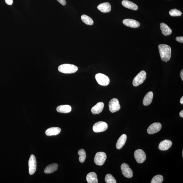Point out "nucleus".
<instances>
[{"label": "nucleus", "instance_id": "27", "mask_svg": "<svg viewBox=\"0 0 183 183\" xmlns=\"http://www.w3.org/2000/svg\"><path fill=\"white\" fill-rule=\"evenodd\" d=\"M105 181L106 183H116V181L113 176L110 174H107L105 177Z\"/></svg>", "mask_w": 183, "mask_h": 183}, {"label": "nucleus", "instance_id": "19", "mask_svg": "<svg viewBox=\"0 0 183 183\" xmlns=\"http://www.w3.org/2000/svg\"><path fill=\"white\" fill-rule=\"evenodd\" d=\"M153 97V94L151 91L148 92L145 96L143 100V104L144 106H147L151 104Z\"/></svg>", "mask_w": 183, "mask_h": 183}, {"label": "nucleus", "instance_id": "6", "mask_svg": "<svg viewBox=\"0 0 183 183\" xmlns=\"http://www.w3.org/2000/svg\"><path fill=\"white\" fill-rule=\"evenodd\" d=\"M108 125L106 122L99 121L94 124L93 131L96 133H99L106 131L108 129Z\"/></svg>", "mask_w": 183, "mask_h": 183}, {"label": "nucleus", "instance_id": "24", "mask_svg": "<svg viewBox=\"0 0 183 183\" xmlns=\"http://www.w3.org/2000/svg\"><path fill=\"white\" fill-rule=\"evenodd\" d=\"M81 19L82 21L87 25H92L94 23V21L89 16L86 15H83L81 16Z\"/></svg>", "mask_w": 183, "mask_h": 183}, {"label": "nucleus", "instance_id": "13", "mask_svg": "<svg viewBox=\"0 0 183 183\" xmlns=\"http://www.w3.org/2000/svg\"><path fill=\"white\" fill-rule=\"evenodd\" d=\"M104 107V103L100 102L97 103L91 108V112L93 114H99L102 112Z\"/></svg>", "mask_w": 183, "mask_h": 183}, {"label": "nucleus", "instance_id": "5", "mask_svg": "<svg viewBox=\"0 0 183 183\" xmlns=\"http://www.w3.org/2000/svg\"><path fill=\"white\" fill-rule=\"evenodd\" d=\"M106 159V153L104 152H98L96 154L94 158V162L97 165L102 166L104 164Z\"/></svg>", "mask_w": 183, "mask_h": 183}, {"label": "nucleus", "instance_id": "17", "mask_svg": "<svg viewBox=\"0 0 183 183\" xmlns=\"http://www.w3.org/2000/svg\"><path fill=\"white\" fill-rule=\"evenodd\" d=\"M61 131V128L59 127H52L47 129L45 133L48 136L57 135L60 133Z\"/></svg>", "mask_w": 183, "mask_h": 183}, {"label": "nucleus", "instance_id": "9", "mask_svg": "<svg viewBox=\"0 0 183 183\" xmlns=\"http://www.w3.org/2000/svg\"><path fill=\"white\" fill-rule=\"evenodd\" d=\"M134 157L136 160L139 164L144 162L146 159L145 153L141 149H137L134 152Z\"/></svg>", "mask_w": 183, "mask_h": 183}, {"label": "nucleus", "instance_id": "7", "mask_svg": "<svg viewBox=\"0 0 183 183\" xmlns=\"http://www.w3.org/2000/svg\"><path fill=\"white\" fill-rule=\"evenodd\" d=\"M29 173L31 175H33L37 169V162L36 157L34 155L30 156L29 161Z\"/></svg>", "mask_w": 183, "mask_h": 183}, {"label": "nucleus", "instance_id": "26", "mask_svg": "<svg viewBox=\"0 0 183 183\" xmlns=\"http://www.w3.org/2000/svg\"><path fill=\"white\" fill-rule=\"evenodd\" d=\"M164 179L162 175H158L154 176L152 179L151 183H162V182Z\"/></svg>", "mask_w": 183, "mask_h": 183}, {"label": "nucleus", "instance_id": "33", "mask_svg": "<svg viewBox=\"0 0 183 183\" xmlns=\"http://www.w3.org/2000/svg\"><path fill=\"white\" fill-rule=\"evenodd\" d=\"M179 115L181 117H183V110H181L180 112V113H179Z\"/></svg>", "mask_w": 183, "mask_h": 183}, {"label": "nucleus", "instance_id": "2", "mask_svg": "<svg viewBox=\"0 0 183 183\" xmlns=\"http://www.w3.org/2000/svg\"><path fill=\"white\" fill-rule=\"evenodd\" d=\"M60 72L65 74H72L77 71L78 68L73 65L64 64L60 65L58 68Z\"/></svg>", "mask_w": 183, "mask_h": 183}, {"label": "nucleus", "instance_id": "25", "mask_svg": "<svg viewBox=\"0 0 183 183\" xmlns=\"http://www.w3.org/2000/svg\"><path fill=\"white\" fill-rule=\"evenodd\" d=\"M78 153L79 156V162L81 163L84 162L86 157V152L85 150L83 149L80 150Z\"/></svg>", "mask_w": 183, "mask_h": 183}, {"label": "nucleus", "instance_id": "18", "mask_svg": "<svg viewBox=\"0 0 183 183\" xmlns=\"http://www.w3.org/2000/svg\"><path fill=\"white\" fill-rule=\"evenodd\" d=\"M127 139L126 135L124 134L121 136L117 140L116 144V147L117 149L120 150L124 146Z\"/></svg>", "mask_w": 183, "mask_h": 183}, {"label": "nucleus", "instance_id": "8", "mask_svg": "<svg viewBox=\"0 0 183 183\" xmlns=\"http://www.w3.org/2000/svg\"><path fill=\"white\" fill-rule=\"evenodd\" d=\"M108 106L110 111L112 113L118 111L120 109V106L119 101L116 98L110 100L108 104Z\"/></svg>", "mask_w": 183, "mask_h": 183}, {"label": "nucleus", "instance_id": "10", "mask_svg": "<svg viewBox=\"0 0 183 183\" xmlns=\"http://www.w3.org/2000/svg\"><path fill=\"white\" fill-rule=\"evenodd\" d=\"M121 169L123 175L126 178H131L133 176V172L129 166L126 163H124L121 166Z\"/></svg>", "mask_w": 183, "mask_h": 183}, {"label": "nucleus", "instance_id": "15", "mask_svg": "<svg viewBox=\"0 0 183 183\" xmlns=\"http://www.w3.org/2000/svg\"><path fill=\"white\" fill-rule=\"evenodd\" d=\"M172 145L171 141L164 140L162 141L159 145V148L162 151H165L169 149Z\"/></svg>", "mask_w": 183, "mask_h": 183}, {"label": "nucleus", "instance_id": "1", "mask_svg": "<svg viewBox=\"0 0 183 183\" xmlns=\"http://www.w3.org/2000/svg\"><path fill=\"white\" fill-rule=\"evenodd\" d=\"M158 49L162 60L165 62L169 61L171 55V47L166 44H160L159 45Z\"/></svg>", "mask_w": 183, "mask_h": 183}, {"label": "nucleus", "instance_id": "3", "mask_svg": "<svg viewBox=\"0 0 183 183\" xmlns=\"http://www.w3.org/2000/svg\"><path fill=\"white\" fill-rule=\"evenodd\" d=\"M146 74L144 71H142L134 78L133 85L134 86L137 87L142 84L146 78Z\"/></svg>", "mask_w": 183, "mask_h": 183}, {"label": "nucleus", "instance_id": "22", "mask_svg": "<svg viewBox=\"0 0 183 183\" xmlns=\"http://www.w3.org/2000/svg\"><path fill=\"white\" fill-rule=\"evenodd\" d=\"M72 108L71 106L68 105H61L58 106L57 108V110L59 113H67L71 111Z\"/></svg>", "mask_w": 183, "mask_h": 183}, {"label": "nucleus", "instance_id": "12", "mask_svg": "<svg viewBox=\"0 0 183 183\" xmlns=\"http://www.w3.org/2000/svg\"><path fill=\"white\" fill-rule=\"evenodd\" d=\"M122 22L125 26L132 28H138L140 26V23L133 19H125Z\"/></svg>", "mask_w": 183, "mask_h": 183}, {"label": "nucleus", "instance_id": "31", "mask_svg": "<svg viewBox=\"0 0 183 183\" xmlns=\"http://www.w3.org/2000/svg\"><path fill=\"white\" fill-rule=\"evenodd\" d=\"M5 1L6 4L8 5H12L13 3V0H5Z\"/></svg>", "mask_w": 183, "mask_h": 183}, {"label": "nucleus", "instance_id": "23", "mask_svg": "<svg viewBox=\"0 0 183 183\" xmlns=\"http://www.w3.org/2000/svg\"><path fill=\"white\" fill-rule=\"evenodd\" d=\"M58 165L56 163L49 165L44 170V172L46 174H50L55 172L57 169Z\"/></svg>", "mask_w": 183, "mask_h": 183}, {"label": "nucleus", "instance_id": "32", "mask_svg": "<svg viewBox=\"0 0 183 183\" xmlns=\"http://www.w3.org/2000/svg\"><path fill=\"white\" fill-rule=\"evenodd\" d=\"M180 76L182 81H183V70H181V71H180Z\"/></svg>", "mask_w": 183, "mask_h": 183}, {"label": "nucleus", "instance_id": "4", "mask_svg": "<svg viewBox=\"0 0 183 183\" xmlns=\"http://www.w3.org/2000/svg\"><path fill=\"white\" fill-rule=\"evenodd\" d=\"M95 79L98 83L101 86H106L109 84L110 79L107 76L102 73L96 74Z\"/></svg>", "mask_w": 183, "mask_h": 183}, {"label": "nucleus", "instance_id": "14", "mask_svg": "<svg viewBox=\"0 0 183 183\" xmlns=\"http://www.w3.org/2000/svg\"><path fill=\"white\" fill-rule=\"evenodd\" d=\"M97 8L101 12L106 13L111 11V7L110 3L108 2L101 3L97 7Z\"/></svg>", "mask_w": 183, "mask_h": 183}, {"label": "nucleus", "instance_id": "35", "mask_svg": "<svg viewBox=\"0 0 183 183\" xmlns=\"http://www.w3.org/2000/svg\"><path fill=\"white\" fill-rule=\"evenodd\" d=\"M182 157H183V151L182 152Z\"/></svg>", "mask_w": 183, "mask_h": 183}, {"label": "nucleus", "instance_id": "20", "mask_svg": "<svg viewBox=\"0 0 183 183\" xmlns=\"http://www.w3.org/2000/svg\"><path fill=\"white\" fill-rule=\"evenodd\" d=\"M161 30L162 33L165 36L171 35L172 33L171 29L168 25L164 23H162L160 24Z\"/></svg>", "mask_w": 183, "mask_h": 183}, {"label": "nucleus", "instance_id": "30", "mask_svg": "<svg viewBox=\"0 0 183 183\" xmlns=\"http://www.w3.org/2000/svg\"><path fill=\"white\" fill-rule=\"evenodd\" d=\"M57 1L62 5H66V0H57Z\"/></svg>", "mask_w": 183, "mask_h": 183}, {"label": "nucleus", "instance_id": "29", "mask_svg": "<svg viewBox=\"0 0 183 183\" xmlns=\"http://www.w3.org/2000/svg\"><path fill=\"white\" fill-rule=\"evenodd\" d=\"M176 40L178 42L183 43V37H177L176 38Z\"/></svg>", "mask_w": 183, "mask_h": 183}, {"label": "nucleus", "instance_id": "21", "mask_svg": "<svg viewBox=\"0 0 183 183\" xmlns=\"http://www.w3.org/2000/svg\"><path fill=\"white\" fill-rule=\"evenodd\" d=\"M86 180L89 183H98L96 174L94 172L88 174L86 177Z\"/></svg>", "mask_w": 183, "mask_h": 183}, {"label": "nucleus", "instance_id": "16", "mask_svg": "<svg viewBox=\"0 0 183 183\" xmlns=\"http://www.w3.org/2000/svg\"><path fill=\"white\" fill-rule=\"evenodd\" d=\"M122 4L124 7L132 10H137L138 9L137 5L131 1L124 0L122 1Z\"/></svg>", "mask_w": 183, "mask_h": 183}, {"label": "nucleus", "instance_id": "11", "mask_svg": "<svg viewBox=\"0 0 183 183\" xmlns=\"http://www.w3.org/2000/svg\"><path fill=\"white\" fill-rule=\"evenodd\" d=\"M162 125L160 123L155 122L150 125L148 128V133L150 134H153L156 133L160 131L162 128Z\"/></svg>", "mask_w": 183, "mask_h": 183}, {"label": "nucleus", "instance_id": "28", "mask_svg": "<svg viewBox=\"0 0 183 183\" xmlns=\"http://www.w3.org/2000/svg\"><path fill=\"white\" fill-rule=\"evenodd\" d=\"M169 14L172 16H179L182 15V12L180 10L174 9L170 11Z\"/></svg>", "mask_w": 183, "mask_h": 183}, {"label": "nucleus", "instance_id": "34", "mask_svg": "<svg viewBox=\"0 0 183 183\" xmlns=\"http://www.w3.org/2000/svg\"><path fill=\"white\" fill-rule=\"evenodd\" d=\"M180 102L181 104H183V96H182V97L180 99Z\"/></svg>", "mask_w": 183, "mask_h": 183}]
</instances>
